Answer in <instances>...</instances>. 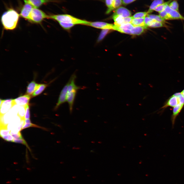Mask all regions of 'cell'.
Returning a JSON list of instances; mask_svg holds the SVG:
<instances>
[{
	"instance_id": "34",
	"label": "cell",
	"mask_w": 184,
	"mask_h": 184,
	"mask_svg": "<svg viewBox=\"0 0 184 184\" xmlns=\"http://www.w3.org/2000/svg\"><path fill=\"white\" fill-rule=\"evenodd\" d=\"M30 118V112L29 107L28 104L26 106V111L24 117L25 119H29Z\"/></svg>"
},
{
	"instance_id": "2",
	"label": "cell",
	"mask_w": 184,
	"mask_h": 184,
	"mask_svg": "<svg viewBox=\"0 0 184 184\" xmlns=\"http://www.w3.org/2000/svg\"><path fill=\"white\" fill-rule=\"evenodd\" d=\"M76 76L75 74H73L68 81V84L67 88L66 101L69 106L70 113L72 112L73 106L77 91L82 87L75 84Z\"/></svg>"
},
{
	"instance_id": "8",
	"label": "cell",
	"mask_w": 184,
	"mask_h": 184,
	"mask_svg": "<svg viewBox=\"0 0 184 184\" xmlns=\"http://www.w3.org/2000/svg\"><path fill=\"white\" fill-rule=\"evenodd\" d=\"M114 25L101 21L89 22L88 26L103 29H113Z\"/></svg>"
},
{
	"instance_id": "21",
	"label": "cell",
	"mask_w": 184,
	"mask_h": 184,
	"mask_svg": "<svg viewBox=\"0 0 184 184\" xmlns=\"http://www.w3.org/2000/svg\"><path fill=\"white\" fill-rule=\"evenodd\" d=\"M144 29L145 28L142 26H134L133 29L131 30L132 34L140 35L143 31Z\"/></svg>"
},
{
	"instance_id": "32",
	"label": "cell",
	"mask_w": 184,
	"mask_h": 184,
	"mask_svg": "<svg viewBox=\"0 0 184 184\" xmlns=\"http://www.w3.org/2000/svg\"><path fill=\"white\" fill-rule=\"evenodd\" d=\"M148 14L147 12H139L136 13L132 17L134 18H140L145 17Z\"/></svg>"
},
{
	"instance_id": "13",
	"label": "cell",
	"mask_w": 184,
	"mask_h": 184,
	"mask_svg": "<svg viewBox=\"0 0 184 184\" xmlns=\"http://www.w3.org/2000/svg\"><path fill=\"white\" fill-rule=\"evenodd\" d=\"M39 85V84L37 83L34 81H32L30 82L27 87L26 90L27 94L29 95H32Z\"/></svg>"
},
{
	"instance_id": "7",
	"label": "cell",
	"mask_w": 184,
	"mask_h": 184,
	"mask_svg": "<svg viewBox=\"0 0 184 184\" xmlns=\"http://www.w3.org/2000/svg\"><path fill=\"white\" fill-rule=\"evenodd\" d=\"M68 84V82H67L61 90L58 98L57 102L54 108L55 110L57 109L61 105L66 101Z\"/></svg>"
},
{
	"instance_id": "31",
	"label": "cell",
	"mask_w": 184,
	"mask_h": 184,
	"mask_svg": "<svg viewBox=\"0 0 184 184\" xmlns=\"http://www.w3.org/2000/svg\"><path fill=\"white\" fill-rule=\"evenodd\" d=\"M159 15L165 20H171L169 14L164 10L159 13Z\"/></svg>"
},
{
	"instance_id": "16",
	"label": "cell",
	"mask_w": 184,
	"mask_h": 184,
	"mask_svg": "<svg viewBox=\"0 0 184 184\" xmlns=\"http://www.w3.org/2000/svg\"><path fill=\"white\" fill-rule=\"evenodd\" d=\"M169 14L170 16L171 20L180 19L184 20V17L178 11L172 9Z\"/></svg>"
},
{
	"instance_id": "39",
	"label": "cell",
	"mask_w": 184,
	"mask_h": 184,
	"mask_svg": "<svg viewBox=\"0 0 184 184\" xmlns=\"http://www.w3.org/2000/svg\"><path fill=\"white\" fill-rule=\"evenodd\" d=\"M153 20L147 17H145L144 19V24L145 27L147 28L148 27L147 26L148 24L150 22L152 21Z\"/></svg>"
},
{
	"instance_id": "11",
	"label": "cell",
	"mask_w": 184,
	"mask_h": 184,
	"mask_svg": "<svg viewBox=\"0 0 184 184\" xmlns=\"http://www.w3.org/2000/svg\"><path fill=\"white\" fill-rule=\"evenodd\" d=\"M25 2L31 4L34 7L38 8L43 5L51 2H55L51 0H24Z\"/></svg>"
},
{
	"instance_id": "5",
	"label": "cell",
	"mask_w": 184,
	"mask_h": 184,
	"mask_svg": "<svg viewBox=\"0 0 184 184\" xmlns=\"http://www.w3.org/2000/svg\"><path fill=\"white\" fill-rule=\"evenodd\" d=\"M180 103L184 104V97L180 92L176 93L167 99L160 109L163 111L169 107L173 108Z\"/></svg>"
},
{
	"instance_id": "23",
	"label": "cell",
	"mask_w": 184,
	"mask_h": 184,
	"mask_svg": "<svg viewBox=\"0 0 184 184\" xmlns=\"http://www.w3.org/2000/svg\"><path fill=\"white\" fill-rule=\"evenodd\" d=\"M172 1V0H169L167 2H164L163 4L158 6L154 9V10L158 12L159 13L164 10L166 6L169 5Z\"/></svg>"
},
{
	"instance_id": "30",
	"label": "cell",
	"mask_w": 184,
	"mask_h": 184,
	"mask_svg": "<svg viewBox=\"0 0 184 184\" xmlns=\"http://www.w3.org/2000/svg\"><path fill=\"white\" fill-rule=\"evenodd\" d=\"M119 26L121 28L130 30H133L134 27V26L131 23L123 24Z\"/></svg>"
},
{
	"instance_id": "29",
	"label": "cell",
	"mask_w": 184,
	"mask_h": 184,
	"mask_svg": "<svg viewBox=\"0 0 184 184\" xmlns=\"http://www.w3.org/2000/svg\"><path fill=\"white\" fill-rule=\"evenodd\" d=\"M169 6L172 10L179 11V5L177 1L174 0L171 2Z\"/></svg>"
},
{
	"instance_id": "12",
	"label": "cell",
	"mask_w": 184,
	"mask_h": 184,
	"mask_svg": "<svg viewBox=\"0 0 184 184\" xmlns=\"http://www.w3.org/2000/svg\"><path fill=\"white\" fill-rule=\"evenodd\" d=\"M121 16L123 18L130 16L131 12L127 9L122 7H120L115 10L114 14Z\"/></svg>"
},
{
	"instance_id": "27",
	"label": "cell",
	"mask_w": 184,
	"mask_h": 184,
	"mask_svg": "<svg viewBox=\"0 0 184 184\" xmlns=\"http://www.w3.org/2000/svg\"><path fill=\"white\" fill-rule=\"evenodd\" d=\"M109 31V29H102L97 39V42H99L102 40Z\"/></svg>"
},
{
	"instance_id": "43",
	"label": "cell",
	"mask_w": 184,
	"mask_h": 184,
	"mask_svg": "<svg viewBox=\"0 0 184 184\" xmlns=\"http://www.w3.org/2000/svg\"><path fill=\"white\" fill-rule=\"evenodd\" d=\"M10 182H10V181H8L6 182V183H10Z\"/></svg>"
},
{
	"instance_id": "15",
	"label": "cell",
	"mask_w": 184,
	"mask_h": 184,
	"mask_svg": "<svg viewBox=\"0 0 184 184\" xmlns=\"http://www.w3.org/2000/svg\"><path fill=\"white\" fill-rule=\"evenodd\" d=\"M164 3V0H154L151 3L147 12V14H148L152 13L156 7Z\"/></svg>"
},
{
	"instance_id": "40",
	"label": "cell",
	"mask_w": 184,
	"mask_h": 184,
	"mask_svg": "<svg viewBox=\"0 0 184 184\" xmlns=\"http://www.w3.org/2000/svg\"><path fill=\"white\" fill-rule=\"evenodd\" d=\"M136 0H122V4L124 5H126Z\"/></svg>"
},
{
	"instance_id": "17",
	"label": "cell",
	"mask_w": 184,
	"mask_h": 184,
	"mask_svg": "<svg viewBox=\"0 0 184 184\" xmlns=\"http://www.w3.org/2000/svg\"><path fill=\"white\" fill-rule=\"evenodd\" d=\"M115 0H105L106 5L107 8L106 14H108L114 9V5Z\"/></svg>"
},
{
	"instance_id": "3",
	"label": "cell",
	"mask_w": 184,
	"mask_h": 184,
	"mask_svg": "<svg viewBox=\"0 0 184 184\" xmlns=\"http://www.w3.org/2000/svg\"><path fill=\"white\" fill-rule=\"evenodd\" d=\"M48 18L56 20L59 22L72 24L76 25H88L90 21L76 18L67 14L48 15Z\"/></svg>"
},
{
	"instance_id": "37",
	"label": "cell",
	"mask_w": 184,
	"mask_h": 184,
	"mask_svg": "<svg viewBox=\"0 0 184 184\" xmlns=\"http://www.w3.org/2000/svg\"><path fill=\"white\" fill-rule=\"evenodd\" d=\"M133 18V17H129L124 18V23H131L132 20Z\"/></svg>"
},
{
	"instance_id": "35",
	"label": "cell",
	"mask_w": 184,
	"mask_h": 184,
	"mask_svg": "<svg viewBox=\"0 0 184 184\" xmlns=\"http://www.w3.org/2000/svg\"><path fill=\"white\" fill-rule=\"evenodd\" d=\"M14 142L16 143H21L25 145H26V146H27L28 147V145H27V143L25 140H24L23 139H14Z\"/></svg>"
},
{
	"instance_id": "1",
	"label": "cell",
	"mask_w": 184,
	"mask_h": 184,
	"mask_svg": "<svg viewBox=\"0 0 184 184\" xmlns=\"http://www.w3.org/2000/svg\"><path fill=\"white\" fill-rule=\"evenodd\" d=\"M19 14L14 9H8L2 14L1 21L4 28L7 30H13L17 27Z\"/></svg>"
},
{
	"instance_id": "19",
	"label": "cell",
	"mask_w": 184,
	"mask_h": 184,
	"mask_svg": "<svg viewBox=\"0 0 184 184\" xmlns=\"http://www.w3.org/2000/svg\"><path fill=\"white\" fill-rule=\"evenodd\" d=\"M47 85L45 84H39L37 89L32 95V97H35L41 94L47 87Z\"/></svg>"
},
{
	"instance_id": "4",
	"label": "cell",
	"mask_w": 184,
	"mask_h": 184,
	"mask_svg": "<svg viewBox=\"0 0 184 184\" xmlns=\"http://www.w3.org/2000/svg\"><path fill=\"white\" fill-rule=\"evenodd\" d=\"M48 15L42 10L33 7L29 15L28 20L33 23L41 24L45 19L48 18Z\"/></svg>"
},
{
	"instance_id": "14",
	"label": "cell",
	"mask_w": 184,
	"mask_h": 184,
	"mask_svg": "<svg viewBox=\"0 0 184 184\" xmlns=\"http://www.w3.org/2000/svg\"><path fill=\"white\" fill-rule=\"evenodd\" d=\"M145 17L140 18H134L132 20L131 23L134 26H141L144 27L145 29L147 28L145 27L144 24Z\"/></svg>"
},
{
	"instance_id": "24",
	"label": "cell",
	"mask_w": 184,
	"mask_h": 184,
	"mask_svg": "<svg viewBox=\"0 0 184 184\" xmlns=\"http://www.w3.org/2000/svg\"><path fill=\"white\" fill-rule=\"evenodd\" d=\"M25 111L26 106H19L17 115L21 118V119H25Z\"/></svg>"
},
{
	"instance_id": "6",
	"label": "cell",
	"mask_w": 184,
	"mask_h": 184,
	"mask_svg": "<svg viewBox=\"0 0 184 184\" xmlns=\"http://www.w3.org/2000/svg\"><path fill=\"white\" fill-rule=\"evenodd\" d=\"M15 105L14 99H0V116H2L8 112Z\"/></svg>"
},
{
	"instance_id": "38",
	"label": "cell",
	"mask_w": 184,
	"mask_h": 184,
	"mask_svg": "<svg viewBox=\"0 0 184 184\" xmlns=\"http://www.w3.org/2000/svg\"><path fill=\"white\" fill-rule=\"evenodd\" d=\"M14 138L16 139H22L23 138L20 132L18 133L12 135Z\"/></svg>"
},
{
	"instance_id": "28",
	"label": "cell",
	"mask_w": 184,
	"mask_h": 184,
	"mask_svg": "<svg viewBox=\"0 0 184 184\" xmlns=\"http://www.w3.org/2000/svg\"><path fill=\"white\" fill-rule=\"evenodd\" d=\"M37 127L36 125L32 123L29 119H25V123L21 130L30 127Z\"/></svg>"
},
{
	"instance_id": "18",
	"label": "cell",
	"mask_w": 184,
	"mask_h": 184,
	"mask_svg": "<svg viewBox=\"0 0 184 184\" xmlns=\"http://www.w3.org/2000/svg\"><path fill=\"white\" fill-rule=\"evenodd\" d=\"M147 27L153 28H158L162 27H167L165 23H164L154 20L150 22L147 25Z\"/></svg>"
},
{
	"instance_id": "20",
	"label": "cell",
	"mask_w": 184,
	"mask_h": 184,
	"mask_svg": "<svg viewBox=\"0 0 184 184\" xmlns=\"http://www.w3.org/2000/svg\"><path fill=\"white\" fill-rule=\"evenodd\" d=\"M112 18L114 22V25L120 26L124 24V18L121 16L113 14Z\"/></svg>"
},
{
	"instance_id": "41",
	"label": "cell",
	"mask_w": 184,
	"mask_h": 184,
	"mask_svg": "<svg viewBox=\"0 0 184 184\" xmlns=\"http://www.w3.org/2000/svg\"><path fill=\"white\" fill-rule=\"evenodd\" d=\"M172 9L170 7L169 5H167L166 6L164 10H165L167 13L169 14L172 10Z\"/></svg>"
},
{
	"instance_id": "44",
	"label": "cell",
	"mask_w": 184,
	"mask_h": 184,
	"mask_svg": "<svg viewBox=\"0 0 184 184\" xmlns=\"http://www.w3.org/2000/svg\"><path fill=\"white\" fill-rule=\"evenodd\" d=\"M175 0V1L176 0Z\"/></svg>"
},
{
	"instance_id": "25",
	"label": "cell",
	"mask_w": 184,
	"mask_h": 184,
	"mask_svg": "<svg viewBox=\"0 0 184 184\" xmlns=\"http://www.w3.org/2000/svg\"><path fill=\"white\" fill-rule=\"evenodd\" d=\"M60 26L64 29L67 31H69L70 29L73 27L75 25L74 24L59 22Z\"/></svg>"
},
{
	"instance_id": "42",
	"label": "cell",
	"mask_w": 184,
	"mask_h": 184,
	"mask_svg": "<svg viewBox=\"0 0 184 184\" xmlns=\"http://www.w3.org/2000/svg\"><path fill=\"white\" fill-rule=\"evenodd\" d=\"M180 93L182 96L184 97V89Z\"/></svg>"
},
{
	"instance_id": "33",
	"label": "cell",
	"mask_w": 184,
	"mask_h": 184,
	"mask_svg": "<svg viewBox=\"0 0 184 184\" xmlns=\"http://www.w3.org/2000/svg\"><path fill=\"white\" fill-rule=\"evenodd\" d=\"M2 139L5 140L10 142H14V138L11 134H10L8 135L1 137Z\"/></svg>"
},
{
	"instance_id": "22",
	"label": "cell",
	"mask_w": 184,
	"mask_h": 184,
	"mask_svg": "<svg viewBox=\"0 0 184 184\" xmlns=\"http://www.w3.org/2000/svg\"><path fill=\"white\" fill-rule=\"evenodd\" d=\"M147 16L151 19L155 20L160 22L164 23L166 22V20L161 17L159 15L154 14H148Z\"/></svg>"
},
{
	"instance_id": "10",
	"label": "cell",
	"mask_w": 184,
	"mask_h": 184,
	"mask_svg": "<svg viewBox=\"0 0 184 184\" xmlns=\"http://www.w3.org/2000/svg\"><path fill=\"white\" fill-rule=\"evenodd\" d=\"M30 95L26 94L20 96L15 99H14L15 105L19 106H25L28 104L30 99Z\"/></svg>"
},
{
	"instance_id": "36",
	"label": "cell",
	"mask_w": 184,
	"mask_h": 184,
	"mask_svg": "<svg viewBox=\"0 0 184 184\" xmlns=\"http://www.w3.org/2000/svg\"><path fill=\"white\" fill-rule=\"evenodd\" d=\"M122 3V0H115L114 5V9L119 7Z\"/></svg>"
},
{
	"instance_id": "9",
	"label": "cell",
	"mask_w": 184,
	"mask_h": 184,
	"mask_svg": "<svg viewBox=\"0 0 184 184\" xmlns=\"http://www.w3.org/2000/svg\"><path fill=\"white\" fill-rule=\"evenodd\" d=\"M33 7L29 3L25 2L19 14L20 16L28 20L29 15Z\"/></svg>"
},
{
	"instance_id": "26",
	"label": "cell",
	"mask_w": 184,
	"mask_h": 184,
	"mask_svg": "<svg viewBox=\"0 0 184 184\" xmlns=\"http://www.w3.org/2000/svg\"><path fill=\"white\" fill-rule=\"evenodd\" d=\"M0 134L1 137L10 134V131L7 128L6 126H1Z\"/></svg>"
}]
</instances>
